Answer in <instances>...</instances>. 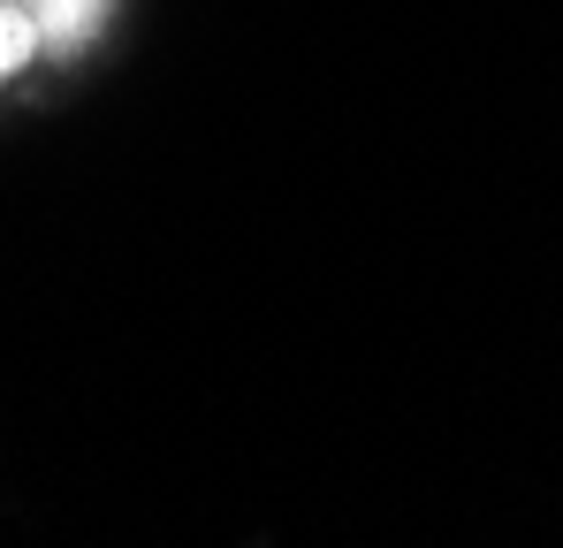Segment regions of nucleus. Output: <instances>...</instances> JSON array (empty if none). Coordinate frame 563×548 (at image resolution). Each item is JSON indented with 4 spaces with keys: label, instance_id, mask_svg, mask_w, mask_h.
<instances>
[{
    "label": "nucleus",
    "instance_id": "2",
    "mask_svg": "<svg viewBox=\"0 0 563 548\" xmlns=\"http://www.w3.org/2000/svg\"><path fill=\"white\" fill-rule=\"evenodd\" d=\"M31 54H38V39H31V23H23V8H0V77H15Z\"/></svg>",
    "mask_w": 563,
    "mask_h": 548
},
{
    "label": "nucleus",
    "instance_id": "1",
    "mask_svg": "<svg viewBox=\"0 0 563 548\" xmlns=\"http://www.w3.org/2000/svg\"><path fill=\"white\" fill-rule=\"evenodd\" d=\"M114 0H23V23L38 39V54H85L107 31Z\"/></svg>",
    "mask_w": 563,
    "mask_h": 548
}]
</instances>
